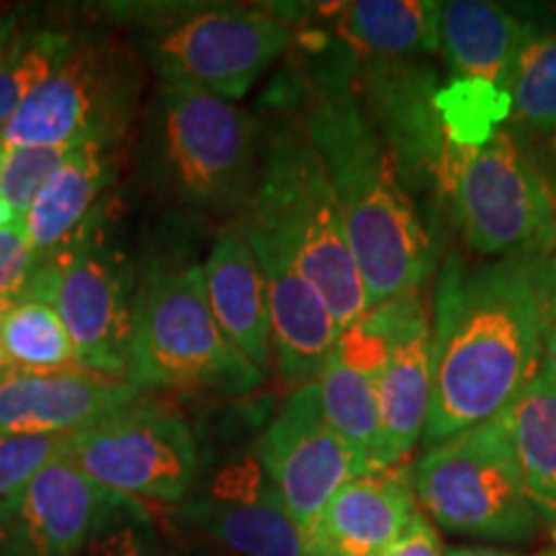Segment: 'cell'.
<instances>
[{
  "mask_svg": "<svg viewBox=\"0 0 556 556\" xmlns=\"http://www.w3.org/2000/svg\"><path fill=\"white\" fill-rule=\"evenodd\" d=\"M294 41L281 78L338 197L368 309L420 291L435 270L438 240L361 103V54L317 29Z\"/></svg>",
  "mask_w": 556,
  "mask_h": 556,
  "instance_id": "6da1fadb",
  "label": "cell"
},
{
  "mask_svg": "<svg viewBox=\"0 0 556 556\" xmlns=\"http://www.w3.org/2000/svg\"><path fill=\"white\" fill-rule=\"evenodd\" d=\"M544 258H443L433 291V389L422 443L503 415L544 364Z\"/></svg>",
  "mask_w": 556,
  "mask_h": 556,
  "instance_id": "7a4b0ae2",
  "label": "cell"
},
{
  "mask_svg": "<svg viewBox=\"0 0 556 556\" xmlns=\"http://www.w3.org/2000/svg\"><path fill=\"white\" fill-rule=\"evenodd\" d=\"M204 238V219L170 212L139 245L127 381L142 394L191 389L248 397L266 381L208 307Z\"/></svg>",
  "mask_w": 556,
  "mask_h": 556,
  "instance_id": "3957f363",
  "label": "cell"
},
{
  "mask_svg": "<svg viewBox=\"0 0 556 556\" xmlns=\"http://www.w3.org/2000/svg\"><path fill=\"white\" fill-rule=\"evenodd\" d=\"M261 109V176L238 219L302 270L345 332L366 315L368 299L338 197L281 75L270 83Z\"/></svg>",
  "mask_w": 556,
  "mask_h": 556,
  "instance_id": "277c9868",
  "label": "cell"
},
{
  "mask_svg": "<svg viewBox=\"0 0 556 556\" xmlns=\"http://www.w3.org/2000/svg\"><path fill=\"white\" fill-rule=\"evenodd\" d=\"M263 119L208 90L155 80L137 124L135 176L170 212L238 219L261 176Z\"/></svg>",
  "mask_w": 556,
  "mask_h": 556,
  "instance_id": "5b68a950",
  "label": "cell"
},
{
  "mask_svg": "<svg viewBox=\"0 0 556 556\" xmlns=\"http://www.w3.org/2000/svg\"><path fill=\"white\" fill-rule=\"evenodd\" d=\"M160 83H180L229 103L253 90L294 45L291 21L270 5L101 3Z\"/></svg>",
  "mask_w": 556,
  "mask_h": 556,
  "instance_id": "8992f818",
  "label": "cell"
},
{
  "mask_svg": "<svg viewBox=\"0 0 556 556\" xmlns=\"http://www.w3.org/2000/svg\"><path fill=\"white\" fill-rule=\"evenodd\" d=\"M148 65L119 29H75L65 58L0 135V148L127 152L144 109Z\"/></svg>",
  "mask_w": 556,
  "mask_h": 556,
  "instance_id": "52a82bcc",
  "label": "cell"
},
{
  "mask_svg": "<svg viewBox=\"0 0 556 556\" xmlns=\"http://www.w3.org/2000/svg\"><path fill=\"white\" fill-rule=\"evenodd\" d=\"M122 217L111 191L65 245L37 261L21 299H39L60 312L86 371L127 381L137 258Z\"/></svg>",
  "mask_w": 556,
  "mask_h": 556,
  "instance_id": "ba28073f",
  "label": "cell"
},
{
  "mask_svg": "<svg viewBox=\"0 0 556 556\" xmlns=\"http://www.w3.org/2000/svg\"><path fill=\"white\" fill-rule=\"evenodd\" d=\"M441 206L464 248L484 258H548L556 245V186L516 127L479 150L456 148Z\"/></svg>",
  "mask_w": 556,
  "mask_h": 556,
  "instance_id": "9c48e42d",
  "label": "cell"
},
{
  "mask_svg": "<svg viewBox=\"0 0 556 556\" xmlns=\"http://www.w3.org/2000/svg\"><path fill=\"white\" fill-rule=\"evenodd\" d=\"M413 486L422 510L462 536L531 541L544 526L528 500L505 413L430 446L415 464Z\"/></svg>",
  "mask_w": 556,
  "mask_h": 556,
  "instance_id": "30bf717a",
  "label": "cell"
},
{
  "mask_svg": "<svg viewBox=\"0 0 556 556\" xmlns=\"http://www.w3.org/2000/svg\"><path fill=\"white\" fill-rule=\"evenodd\" d=\"M67 456L103 490L170 510L193 495L204 469L191 422L152 394L67 435Z\"/></svg>",
  "mask_w": 556,
  "mask_h": 556,
  "instance_id": "8fae6325",
  "label": "cell"
},
{
  "mask_svg": "<svg viewBox=\"0 0 556 556\" xmlns=\"http://www.w3.org/2000/svg\"><path fill=\"white\" fill-rule=\"evenodd\" d=\"M253 451L309 539L330 500L353 479L371 475L325 417L317 381L291 389L253 441Z\"/></svg>",
  "mask_w": 556,
  "mask_h": 556,
  "instance_id": "7c38bea8",
  "label": "cell"
},
{
  "mask_svg": "<svg viewBox=\"0 0 556 556\" xmlns=\"http://www.w3.org/2000/svg\"><path fill=\"white\" fill-rule=\"evenodd\" d=\"M168 518L238 556H315L253 446L201 469L193 495Z\"/></svg>",
  "mask_w": 556,
  "mask_h": 556,
  "instance_id": "4fadbf2b",
  "label": "cell"
},
{
  "mask_svg": "<svg viewBox=\"0 0 556 556\" xmlns=\"http://www.w3.org/2000/svg\"><path fill=\"white\" fill-rule=\"evenodd\" d=\"M438 73L422 60L361 58L358 96L368 119L384 139L405 191L441 204L443 180L456 144L438 122L433 96Z\"/></svg>",
  "mask_w": 556,
  "mask_h": 556,
  "instance_id": "5bb4252c",
  "label": "cell"
},
{
  "mask_svg": "<svg viewBox=\"0 0 556 556\" xmlns=\"http://www.w3.org/2000/svg\"><path fill=\"white\" fill-rule=\"evenodd\" d=\"M114 492L60 454L0 500V556H80Z\"/></svg>",
  "mask_w": 556,
  "mask_h": 556,
  "instance_id": "9a60e30c",
  "label": "cell"
},
{
  "mask_svg": "<svg viewBox=\"0 0 556 556\" xmlns=\"http://www.w3.org/2000/svg\"><path fill=\"white\" fill-rule=\"evenodd\" d=\"M248 245L253 248L268 291L270 343L278 381L299 389L319 379L340 340V328L319 291L281 255L263 235L238 219Z\"/></svg>",
  "mask_w": 556,
  "mask_h": 556,
  "instance_id": "2e32d148",
  "label": "cell"
},
{
  "mask_svg": "<svg viewBox=\"0 0 556 556\" xmlns=\"http://www.w3.org/2000/svg\"><path fill=\"white\" fill-rule=\"evenodd\" d=\"M387 319L389 353L379 379V415L384 467H400L426 433L433 364L430 312L420 291L379 304Z\"/></svg>",
  "mask_w": 556,
  "mask_h": 556,
  "instance_id": "e0dca14e",
  "label": "cell"
},
{
  "mask_svg": "<svg viewBox=\"0 0 556 556\" xmlns=\"http://www.w3.org/2000/svg\"><path fill=\"white\" fill-rule=\"evenodd\" d=\"M387 353L384 312L371 307L353 328L340 332L336 351L317 379L325 417L371 475L387 469L379 415V379Z\"/></svg>",
  "mask_w": 556,
  "mask_h": 556,
  "instance_id": "ac0fdd59",
  "label": "cell"
},
{
  "mask_svg": "<svg viewBox=\"0 0 556 556\" xmlns=\"http://www.w3.org/2000/svg\"><path fill=\"white\" fill-rule=\"evenodd\" d=\"M129 381L75 371H9L0 379V438L73 435L139 397Z\"/></svg>",
  "mask_w": 556,
  "mask_h": 556,
  "instance_id": "d6986e66",
  "label": "cell"
},
{
  "mask_svg": "<svg viewBox=\"0 0 556 556\" xmlns=\"http://www.w3.org/2000/svg\"><path fill=\"white\" fill-rule=\"evenodd\" d=\"M415 500L407 467L353 479L330 500L312 533L315 556H384L407 531Z\"/></svg>",
  "mask_w": 556,
  "mask_h": 556,
  "instance_id": "ffe728a7",
  "label": "cell"
},
{
  "mask_svg": "<svg viewBox=\"0 0 556 556\" xmlns=\"http://www.w3.org/2000/svg\"><path fill=\"white\" fill-rule=\"evenodd\" d=\"M208 307L229 343L268 377L274 366L268 291L238 219L214 229L204 255Z\"/></svg>",
  "mask_w": 556,
  "mask_h": 556,
  "instance_id": "44dd1931",
  "label": "cell"
},
{
  "mask_svg": "<svg viewBox=\"0 0 556 556\" xmlns=\"http://www.w3.org/2000/svg\"><path fill=\"white\" fill-rule=\"evenodd\" d=\"M541 29L531 13L484 0L441 3L438 18V54L456 78L503 80L505 70Z\"/></svg>",
  "mask_w": 556,
  "mask_h": 556,
  "instance_id": "7402d4cb",
  "label": "cell"
},
{
  "mask_svg": "<svg viewBox=\"0 0 556 556\" xmlns=\"http://www.w3.org/2000/svg\"><path fill=\"white\" fill-rule=\"evenodd\" d=\"M122 160V150H106L99 144H78L70 150L65 163L47 180L26 217L37 261L65 245L93 208L114 191Z\"/></svg>",
  "mask_w": 556,
  "mask_h": 556,
  "instance_id": "603a6c76",
  "label": "cell"
},
{
  "mask_svg": "<svg viewBox=\"0 0 556 556\" xmlns=\"http://www.w3.org/2000/svg\"><path fill=\"white\" fill-rule=\"evenodd\" d=\"M332 18V34L361 58L417 60L438 52L441 3L430 0H356L319 5Z\"/></svg>",
  "mask_w": 556,
  "mask_h": 556,
  "instance_id": "cb8c5ba5",
  "label": "cell"
},
{
  "mask_svg": "<svg viewBox=\"0 0 556 556\" xmlns=\"http://www.w3.org/2000/svg\"><path fill=\"white\" fill-rule=\"evenodd\" d=\"M526 492L541 523L556 533V377L541 364L505 409Z\"/></svg>",
  "mask_w": 556,
  "mask_h": 556,
  "instance_id": "d4e9b609",
  "label": "cell"
},
{
  "mask_svg": "<svg viewBox=\"0 0 556 556\" xmlns=\"http://www.w3.org/2000/svg\"><path fill=\"white\" fill-rule=\"evenodd\" d=\"M0 358L11 371L26 374L83 368L60 312L39 299H18L0 315Z\"/></svg>",
  "mask_w": 556,
  "mask_h": 556,
  "instance_id": "484cf974",
  "label": "cell"
},
{
  "mask_svg": "<svg viewBox=\"0 0 556 556\" xmlns=\"http://www.w3.org/2000/svg\"><path fill=\"white\" fill-rule=\"evenodd\" d=\"M75 29L18 26L0 52V135L65 58Z\"/></svg>",
  "mask_w": 556,
  "mask_h": 556,
  "instance_id": "4316f807",
  "label": "cell"
},
{
  "mask_svg": "<svg viewBox=\"0 0 556 556\" xmlns=\"http://www.w3.org/2000/svg\"><path fill=\"white\" fill-rule=\"evenodd\" d=\"M433 106L443 135L462 150L490 144L513 114L510 93L482 78H454L438 86Z\"/></svg>",
  "mask_w": 556,
  "mask_h": 556,
  "instance_id": "83f0119b",
  "label": "cell"
},
{
  "mask_svg": "<svg viewBox=\"0 0 556 556\" xmlns=\"http://www.w3.org/2000/svg\"><path fill=\"white\" fill-rule=\"evenodd\" d=\"M513 99V119L531 131L556 129V29L528 39L497 83Z\"/></svg>",
  "mask_w": 556,
  "mask_h": 556,
  "instance_id": "f1b7e54d",
  "label": "cell"
},
{
  "mask_svg": "<svg viewBox=\"0 0 556 556\" xmlns=\"http://www.w3.org/2000/svg\"><path fill=\"white\" fill-rule=\"evenodd\" d=\"M80 556H168L163 520L137 500L116 495Z\"/></svg>",
  "mask_w": 556,
  "mask_h": 556,
  "instance_id": "f546056e",
  "label": "cell"
},
{
  "mask_svg": "<svg viewBox=\"0 0 556 556\" xmlns=\"http://www.w3.org/2000/svg\"><path fill=\"white\" fill-rule=\"evenodd\" d=\"M73 148H0V227L26 222Z\"/></svg>",
  "mask_w": 556,
  "mask_h": 556,
  "instance_id": "4dcf8cb0",
  "label": "cell"
},
{
  "mask_svg": "<svg viewBox=\"0 0 556 556\" xmlns=\"http://www.w3.org/2000/svg\"><path fill=\"white\" fill-rule=\"evenodd\" d=\"M67 435H5L0 438V500L16 492L45 469L52 458L65 454Z\"/></svg>",
  "mask_w": 556,
  "mask_h": 556,
  "instance_id": "1f68e13d",
  "label": "cell"
},
{
  "mask_svg": "<svg viewBox=\"0 0 556 556\" xmlns=\"http://www.w3.org/2000/svg\"><path fill=\"white\" fill-rule=\"evenodd\" d=\"M34 268H37V253L26 222L0 227V315L24 296Z\"/></svg>",
  "mask_w": 556,
  "mask_h": 556,
  "instance_id": "d6a6232c",
  "label": "cell"
},
{
  "mask_svg": "<svg viewBox=\"0 0 556 556\" xmlns=\"http://www.w3.org/2000/svg\"><path fill=\"white\" fill-rule=\"evenodd\" d=\"M384 556H446V548L441 544V536L430 520L426 518V513L417 510L413 520H409L407 531L402 533L397 544Z\"/></svg>",
  "mask_w": 556,
  "mask_h": 556,
  "instance_id": "836d02e7",
  "label": "cell"
},
{
  "mask_svg": "<svg viewBox=\"0 0 556 556\" xmlns=\"http://www.w3.org/2000/svg\"><path fill=\"white\" fill-rule=\"evenodd\" d=\"M163 533L165 544H168V556H238L214 544V541H208L206 536H201V533L191 531V528L173 523L170 518H165Z\"/></svg>",
  "mask_w": 556,
  "mask_h": 556,
  "instance_id": "e575fe53",
  "label": "cell"
},
{
  "mask_svg": "<svg viewBox=\"0 0 556 556\" xmlns=\"http://www.w3.org/2000/svg\"><path fill=\"white\" fill-rule=\"evenodd\" d=\"M544 364L556 377V283L548 289L544 309Z\"/></svg>",
  "mask_w": 556,
  "mask_h": 556,
  "instance_id": "d590c367",
  "label": "cell"
},
{
  "mask_svg": "<svg viewBox=\"0 0 556 556\" xmlns=\"http://www.w3.org/2000/svg\"><path fill=\"white\" fill-rule=\"evenodd\" d=\"M21 26V11L18 9H3L0 11V52L5 50L13 34Z\"/></svg>",
  "mask_w": 556,
  "mask_h": 556,
  "instance_id": "8d00e7d4",
  "label": "cell"
},
{
  "mask_svg": "<svg viewBox=\"0 0 556 556\" xmlns=\"http://www.w3.org/2000/svg\"><path fill=\"white\" fill-rule=\"evenodd\" d=\"M446 556H523V554L503 552V548H484V546H456V548H448Z\"/></svg>",
  "mask_w": 556,
  "mask_h": 556,
  "instance_id": "74e56055",
  "label": "cell"
},
{
  "mask_svg": "<svg viewBox=\"0 0 556 556\" xmlns=\"http://www.w3.org/2000/svg\"><path fill=\"white\" fill-rule=\"evenodd\" d=\"M544 263H546V278H548V289H552L554 283H556V245H554V250H552V255H548V258H544Z\"/></svg>",
  "mask_w": 556,
  "mask_h": 556,
  "instance_id": "f35d334b",
  "label": "cell"
},
{
  "mask_svg": "<svg viewBox=\"0 0 556 556\" xmlns=\"http://www.w3.org/2000/svg\"><path fill=\"white\" fill-rule=\"evenodd\" d=\"M9 371H11V368L3 364V358H0V379H3V377H5V374H9Z\"/></svg>",
  "mask_w": 556,
  "mask_h": 556,
  "instance_id": "ab89813d",
  "label": "cell"
},
{
  "mask_svg": "<svg viewBox=\"0 0 556 556\" xmlns=\"http://www.w3.org/2000/svg\"><path fill=\"white\" fill-rule=\"evenodd\" d=\"M539 556H556V546L548 548V552H544V554H539Z\"/></svg>",
  "mask_w": 556,
  "mask_h": 556,
  "instance_id": "60d3db41",
  "label": "cell"
}]
</instances>
